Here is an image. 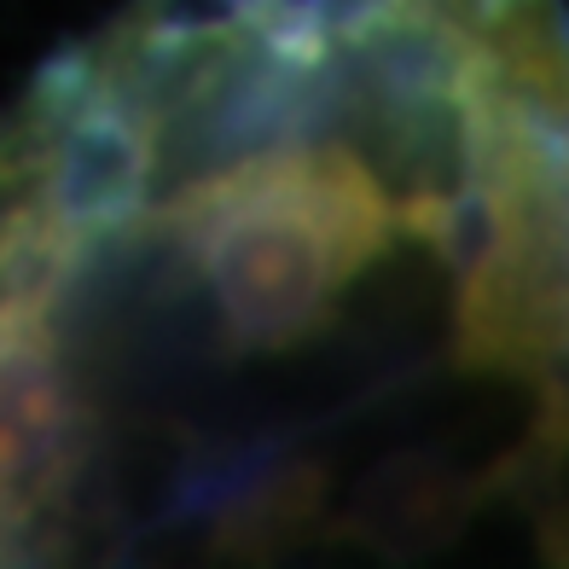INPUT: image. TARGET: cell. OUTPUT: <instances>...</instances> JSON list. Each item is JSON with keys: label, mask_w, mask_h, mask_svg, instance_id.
I'll use <instances>...</instances> for the list:
<instances>
[{"label": "cell", "mask_w": 569, "mask_h": 569, "mask_svg": "<svg viewBox=\"0 0 569 569\" xmlns=\"http://www.w3.org/2000/svg\"><path fill=\"white\" fill-rule=\"evenodd\" d=\"M174 232L210 279L232 338L284 349L383 250L390 203L343 151H279L187 192Z\"/></svg>", "instance_id": "1"}]
</instances>
